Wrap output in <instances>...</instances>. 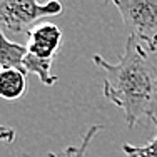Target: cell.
<instances>
[{"label":"cell","instance_id":"cell-1","mask_svg":"<svg viewBox=\"0 0 157 157\" xmlns=\"http://www.w3.org/2000/svg\"><path fill=\"white\" fill-rule=\"evenodd\" d=\"M92 60L105 74L104 97L124 112L129 129L140 119H155L157 112V67L147 52L129 35L117 63H110L95 54Z\"/></svg>","mask_w":157,"mask_h":157},{"label":"cell","instance_id":"cell-3","mask_svg":"<svg viewBox=\"0 0 157 157\" xmlns=\"http://www.w3.org/2000/svg\"><path fill=\"white\" fill-rule=\"evenodd\" d=\"M63 12L59 0L40 3L37 0H0V25L2 32L29 33L42 18L57 17Z\"/></svg>","mask_w":157,"mask_h":157},{"label":"cell","instance_id":"cell-7","mask_svg":"<svg viewBox=\"0 0 157 157\" xmlns=\"http://www.w3.org/2000/svg\"><path fill=\"white\" fill-rule=\"evenodd\" d=\"M102 129H104L102 124L90 125L89 130L84 134V137H82L80 145H69V147H65L60 152H48L47 157H85L87 149H89V145H90L92 139H94V136L99 132V130H102Z\"/></svg>","mask_w":157,"mask_h":157},{"label":"cell","instance_id":"cell-4","mask_svg":"<svg viewBox=\"0 0 157 157\" xmlns=\"http://www.w3.org/2000/svg\"><path fill=\"white\" fill-rule=\"evenodd\" d=\"M27 50L35 60L54 63L62 44V30L54 24H37L27 33Z\"/></svg>","mask_w":157,"mask_h":157},{"label":"cell","instance_id":"cell-9","mask_svg":"<svg viewBox=\"0 0 157 157\" xmlns=\"http://www.w3.org/2000/svg\"><path fill=\"white\" fill-rule=\"evenodd\" d=\"M2 139L5 142H12L13 139H15V132H13V129H9V127L2 125Z\"/></svg>","mask_w":157,"mask_h":157},{"label":"cell","instance_id":"cell-8","mask_svg":"<svg viewBox=\"0 0 157 157\" xmlns=\"http://www.w3.org/2000/svg\"><path fill=\"white\" fill-rule=\"evenodd\" d=\"M155 124V134L154 139L145 145H130V144H124L122 145V151L125 152L127 157H157V117L152 121Z\"/></svg>","mask_w":157,"mask_h":157},{"label":"cell","instance_id":"cell-6","mask_svg":"<svg viewBox=\"0 0 157 157\" xmlns=\"http://www.w3.org/2000/svg\"><path fill=\"white\" fill-rule=\"evenodd\" d=\"M27 90V74L17 69H3L0 72V94L7 100L20 99Z\"/></svg>","mask_w":157,"mask_h":157},{"label":"cell","instance_id":"cell-2","mask_svg":"<svg viewBox=\"0 0 157 157\" xmlns=\"http://www.w3.org/2000/svg\"><path fill=\"white\" fill-rule=\"evenodd\" d=\"M119 10L122 24L147 54H157V0H107Z\"/></svg>","mask_w":157,"mask_h":157},{"label":"cell","instance_id":"cell-5","mask_svg":"<svg viewBox=\"0 0 157 157\" xmlns=\"http://www.w3.org/2000/svg\"><path fill=\"white\" fill-rule=\"evenodd\" d=\"M27 57V45L12 42L7 39L5 32L0 33V65L3 69H17L25 72L24 62Z\"/></svg>","mask_w":157,"mask_h":157}]
</instances>
